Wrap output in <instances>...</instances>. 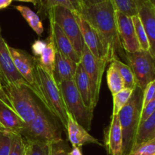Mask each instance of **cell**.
<instances>
[{
  "mask_svg": "<svg viewBox=\"0 0 155 155\" xmlns=\"http://www.w3.org/2000/svg\"><path fill=\"white\" fill-rule=\"evenodd\" d=\"M133 89H129V88H124V89L120 91L119 92L112 95L113 96V112H112V116L118 115L121 109L127 104L132 94H133Z\"/></svg>",
  "mask_w": 155,
  "mask_h": 155,
  "instance_id": "obj_26",
  "label": "cell"
},
{
  "mask_svg": "<svg viewBox=\"0 0 155 155\" xmlns=\"http://www.w3.org/2000/svg\"><path fill=\"white\" fill-rule=\"evenodd\" d=\"M153 99H155V80L148 83L143 90L142 107L147 105Z\"/></svg>",
  "mask_w": 155,
  "mask_h": 155,
  "instance_id": "obj_34",
  "label": "cell"
},
{
  "mask_svg": "<svg viewBox=\"0 0 155 155\" xmlns=\"http://www.w3.org/2000/svg\"><path fill=\"white\" fill-rule=\"evenodd\" d=\"M15 8L24 17L29 26L33 29V31L38 36H40L43 33L44 28L39 17L34 12H33L30 8L27 7V6L17 5L15 6Z\"/></svg>",
  "mask_w": 155,
  "mask_h": 155,
  "instance_id": "obj_23",
  "label": "cell"
},
{
  "mask_svg": "<svg viewBox=\"0 0 155 155\" xmlns=\"http://www.w3.org/2000/svg\"><path fill=\"white\" fill-rule=\"evenodd\" d=\"M104 1H106V0H79L81 9L83 8L89 7V6L93 5H95V4H98V3H100V2H104Z\"/></svg>",
  "mask_w": 155,
  "mask_h": 155,
  "instance_id": "obj_37",
  "label": "cell"
},
{
  "mask_svg": "<svg viewBox=\"0 0 155 155\" xmlns=\"http://www.w3.org/2000/svg\"><path fill=\"white\" fill-rule=\"evenodd\" d=\"M27 142L19 133H15L9 155H25Z\"/></svg>",
  "mask_w": 155,
  "mask_h": 155,
  "instance_id": "obj_31",
  "label": "cell"
},
{
  "mask_svg": "<svg viewBox=\"0 0 155 155\" xmlns=\"http://www.w3.org/2000/svg\"><path fill=\"white\" fill-rule=\"evenodd\" d=\"M110 64L113 65L119 74H120L124 83L125 88L129 89H134L136 86V80H135L134 74H133L132 69L128 64H126L123 61L120 60V58H114L110 62Z\"/></svg>",
  "mask_w": 155,
  "mask_h": 155,
  "instance_id": "obj_24",
  "label": "cell"
},
{
  "mask_svg": "<svg viewBox=\"0 0 155 155\" xmlns=\"http://www.w3.org/2000/svg\"><path fill=\"white\" fill-rule=\"evenodd\" d=\"M107 86L111 95H114L125 88L124 80L117 70L112 64L110 65L107 71Z\"/></svg>",
  "mask_w": 155,
  "mask_h": 155,
  "instance_id": "obj_25",
  "label": "cell"
},
{
  "mask_svg": "<svg viewBox=\"0 0 155 155\" xmlns=\"http://www.w3.org/2000/svg\"><path fill=\"white\" fill-rule=\"evenodd\" d=\"M155 110V99L150 101L147 105L143 107L141 110L140 114V122H143L148 120L153 114H154Z\"/></svg>",
  "mask_w": 155,
  "mask_h": 155,
  "instance_id": "obj_36",
  "label": "cell"
},
{
  "mask_svg": "<svg viewBox=\"0 0 155 155\" xmlns=\"http://www.w3.org/2000/svg\"><path fill=\"white\" fill-rule=\"evenodd\" d=\"M36 95L50 115L54 117L66 130L68 111L64 103L61 91L54 79L39 65L36 58L34 69Z\"/></svg>",
  "mask_w": 155,
  "mask_h": 155,
  "instance_id": "obj_2",
  "label": "cell"
},
{
  "mask_svg": "<svg viewBox=\"0 0 155 155\" xmlns=\"http://www.w3.org/2000/svg\"><path fill=\"white\" fill-rule=\"evenodd\" d=\"M1 83H0V85H1Z\"/></svg>",
  "mask_w": 155,
  "mask_h": 155,
  "instance_id": "obj_44",
  "label": "cell"
},
{
  "mask_svg": "<svg viewBox=\"0 0 155 155\" xmlns=\"http://www.w3.org/2000/svg\"><path fill=\"white\" fill-rule=\"evenodd\" d=\"M77 91L80 93L83 103L87 107L94 110L92 107V96H91V85L89 79L82 65L81 62L77 64L75 74L73 79Z\"/></svg>",
  "mask_w": 155,
  "mask_h": 155,
  "instance_id": "obj_20",
  "label": "cell"
},
{
  "mask_svg": "<svg viewBox=\"0 0 155 155\" xmlns=\"http://www.w3.org/2000/svg\"><path fill=\"white\" fill-rule=\"evenodd\" d=\"M110 1L113 3L114 8L118 12L130 18L137 15L138 0H110Z\"/></svg>",
  "mask_w": 155,
  "mask_h": 155,
  "instance_id": "obj_27",
  "label": "cell"
},
{
  "mask_svg": "<svg viewBox=\"0 0 155 155\" xmlns=\"http://www.w3.org/2000/svg\"><path fill=\"white\" fill-rule=\"evenodd\" d=\"M152 139H155V113L145 121L139 123L135 134L133 146Z\"/></svg>",
  "mask_w": 155,
  "mask_h": 155,
  "instance_id": "obj_22",
  "label": "cell"
},
{
  "mask_svg": "<svg viewBox=\"0 0 155 155\" xmlns=\"http://www.w3.org/2000/svg\"><path fill=\"white\" fill-rule=\"evenodd\" d=\"M77 64L63 55L60 51L56 49L55 59L54 64V81L58 85L65 80H73L77 69Z\"/></svg>",
  "mask_w": 155,
  "mask_h": 155,
  "instance_id": "obj_19",
  "label": "cell"
},
{
  "mask_svg": "<svg viewBox=\"0 0 155 155\" xmlns=\"http://www.w3.org/2000/svg\"><path fill=\"white\" fill-rule=\"evenodd\" d=\"M19 134L26 142L48 144L63 140L61 133L52 116L40 107L33 120L21 129Z\"/></svg>",
  "mask_w": 155,
  "mask_h": 155,
  "instance_id": "obj_4",
  "label": "cell"
},
{
  "mask_svg": "<svg viewBox=\"0 0 155 155\" xmlns=\"http://www.w3.org/2000/svg\"><path fill=\"white\" fill-rule=\"evenodd\" d=\"M2 86L9 103L25 124L33 119L40 105L33 95L27 84H4Z\"/></svg>",
  "mask_w": 155,
  "mask_h": 155,
  "instance_id": "obj_5",
  "label": "cell"
},
{
  "mask_svg": "<svg viewBox=\"0 0 155 155\" xmlns=\"http://www.w3.org/2000/svg\"><path fill=\"white\" fill-rule=\"evenodd\" d=\"M143 90L136 86L127 104L118 114L123 136V155H127L131 150L135 134L140 123L142 108Z\"/></svg>",
  "mask_w": 155,
  "mask_h": 155,
  "instance_id": "obj_3",
  "label": "cell"
},
{
  "mask_svg": "<svg viewBox=\"0 0 155 155\" xmlns=\"http://www.w3.org/2000/svg\"><path fill=\"white\" fill-rule=\"evenodd\" d=\"M0 80L4 84H27L18 72L12 61V56L2 33L0 26Z\"/></svg>",
  "mask_w": 155,
  "mask_h": 155,
  "instance_id": "obj_12",
  "label": "cell"
},
{
  "mask_svg": "<svg viewBox=\"0 0 155 155\" xmlns=\"http://www.w3.org/2000/svg\"><path fill=\"white\" fill-rule=\"evenodd\" d=\"M73 12L80 27L84 45L96 58L100 60L101 59L107 60L105 48L98 32L85 19L84 17L80 12Z\"/></svg>",
  "mask_w": 155,
  "mask_h": 155,
  "instance_id": "obj_10",
  "label": "cell"
},
{
  "mask_svg": "<svg viewBox=\"0 0 155 155\" xmlns=\"http://www.w3.org/2000/svg\"><path fill=\"white\" fill-rule=\"evenodd\" d=\"M132 20H133L136 36L139 46H140V49L143 50V51H150V45L148 36H147L145 29H144L138 15L132 17Z\"/></svg>",
  "mask_w": 155,
  "mask_h": 155,
  "instance_id": "obj_28",
  "label": "cell"
},
{
  "mask_svg": "<svg viewBox=\"0 0 155 155\" xmlns=\"http://www.w3.org/2000/svg\"><path fill=\"white\" fill-rule=\"evenodd\" d=\"M95 28L101 37L105 48L107 62L119 58L123 49L118 36L115 8L110 0L83 8L80 12Z\"/></svg>",
  "mask_w": 155,
  "mask_h": 155,
  "instance_id": "obj_1",
  "label": "cell"
},
{
  "mask_svg": "<svg viewBox=\"0 0 155 155\" xmlns=\"http://www.w3.org/2000/svg\"><path fill=\"white\" fill-rule=\"evenodd\" d=\"M8 50L15 68L24 80L27 82L30 90L35 95L36 87L34 69L36 57L32 56L24 50L13 48L10 45H8Z\"/></svg>",
  "mask_w": 155,
  "mask_h": 155,
  "instance_id": "obj_11",
  "label": "cell"
},
{
  "mask_svg": "<svg viewBox=\"0 0 155 155\" xmlns=\"http://www.w3.org/2000/svg\"><path fill=\"white\" fill-rule=\"evenodd\" d=\"M56 47L54 45V40L51 33L47 39L46 42H45L43 48L39 53V58H37L39 65L46 71L47 74L51 77H53L54 72V59H55Z\"/></svg>",
  "mask_w": 155,
  "mask_h": 155,
  "instance_id": "obj_21",
  "label": "cell"
},
{
  "mask_svg": "<svg viewBox=\"0 0 155 155\" xmlns=\"http://www.w3.org/2000/svg\"><path fill=\"white\" fill-rule=\"evenodd\" d=\"M25 155H29V148H28V145H27V151H26V154Z\"/></svg>",
  "mask_w": 155,
  "mask_h": 155,
  "instance_id": "obj_42",
  "label": "cell"
},
{
  "mask_svg": "<svg viewBox=\"0 0 155 155\" xmlns=\"http://www.w3.org/2000/svg\"><path fill=\"white\" fill-rule=\"evenodd\" d=\"M118 36L123 49L126 53H134L140 51V46L136 36L132 18L115 9Z\"/></svg>",
  "mask_w": 155,
  "mask_h": 155,
  "instance_id": "obj_13",
  "label": "cell"
},
{
  "mask_svg": "<svg viewBox=\"0 0 155 155\" xmlns=\"http://www.w3.org/2000/svg\"><path fill=\"white\" fill-rule=\"evenodd\" d=\"M127 155H155V139L134 145Z\"/></svg>",
  "mask_w": 155,
  "mask_h": 155,
  "instance_id": "obj_30",
  "label": "cell"
},
{
  "mask_svg": "<svg viewBox=\"0 0 155 155\" xmlns=\"http://www.w3.org/2000/svg\"><path fill=\"white\" fill-rule=\"evenodd\" d=\"M0 83H1V80H0Z\"/></svg>",
  "mask_w": 155,
  "mask_h": 155,
  "instance_id": "obj_43",
  "label": "cell"
},
{
  "mask_svg": "<svg viewBox=\"0 0 155 155\" xmlns=\"http://www.w3.org/2000/svg\"><path fill=\"white\" fill-rule=\"evenodd\" d=\"M50 23V33L54 40L56 49L60 51L63 55L71 59L77 64L80 62V57L76 52L74 46L71 44L66 35L64 33L61 29L58 27L50 15H48Z\"/></svg>",
  "mask_w": 155,
  "mask_h": 155,
  "instance_id": "obj_18",
  "label": "cell"
},
{
  "mask_svg": "<svg viewBox=\"0 0 155 155\" xmlns=\"http://www.w3.org/2000/svg\"><path fill=\"white\" fill-rule=\"evenodd\" d=\"M80 62L90 81L92 107L95 110L99 99L103 74L108 62L106 59L96 58L85 45L80 57Z\"/></svg>",
  "mask_w": 155,
  "mask_h": 155,
  "instance_id": "obj_9",
  "label": "cell"
},
{
  "mask_svg": "<svg viewBox=\"0 0 155 155\" xmlns=\"http://www.w3.org/2000/svg\"><path fill=\"white\" fill-rule=\"evenodd\" d=\"M68 155H83V154L79 147H73L72 149L68 151Z\"/></svg>",
  "mask_w": 155,
  "mask_h": 155,
  "instance_id": "obj_38",
  "label": "cell"
},
{
  "mask_svg": "<svg viewBox=\"0 0 155 155\" xmlns=\"http://www.w3.org/2000/svg\"><path fill=\"white\" fill-rule=\"evenodd\" d=\"M13 0H0V9L5 8L9 6Z\"/></svg>",
  "mask_w": 155,
  "mask_h": 155,
  "instance_id": "obj_40",
  "label": "cell"
},
{
  "mask_svg": "<svg viewBox=\"0 0 155 155\" xmlns=\"http://www.w3.org/2000/svg\"><path fill=\"white\" fill-rule=\"evenodd\" d=\"M68 137L73 147H81L86 144H95L103 146L101 142L91 136L89 132L80 125L70 114L68 113L67 124Z\"/></svg>",
  "mask_w": 155,
  "mask_h": 155,
  "instance_id": "obj_17",
  "label": "cell"
},
{
  "mask_svg": "<svg viewBox=\"0 0 155 155\" xmlns=\"http://www.w3.org/2000/svg\"><path fill=\"white\" fill-rule=\"evenodd\" d=\"M15 1H18V2H30L33 3L34 5H36L39 2V0H15Z\"/></svg>",
  "mask_w": 155,
  "mask_h": 155,
  "instance_id": "obj_41",
  "label": "cell"
},
{
  "mask_svg": "<svg viewBox=\"0 0 155 155\" xmlns=\"http://www.w3.org/2000/svg\"><path fill=\"white\" fill-rule=\"evenodd\" d=\"M29 148V155H50V145L39 142H26Z\"/></svg>",
  "mask_w": 155,
  "mask_h": 155,
  "instance_id": "obj_32",
  "label": "cell"
},
{
  "mask_svg": "<svg viewBox=\"0 0 155 155\" xmlns=\"http://www.w3.org/2000/svg\"><path fill=\"white\" fill-rule=\"evenodd\" d=\"M126 58L134 74L136 86L144 90L148 83L155 80V58L150 51L143 50L126 53Z\"/></svg>",
  "mask_w": 155,
  "mask_h": 155,
  "instance_id": "obj_8",
  "label": "cell"
},
{
  "mask_svg": "<svg viewBox=\"0 0 155 155\" xmlns=\"http://www.w3.org/2000/svg\"><path fill=\"white\" fill-rule=\"evenodd\" d=\"M24 125L25 123L18 116V114L15 112L9 103L1 83L0 85V127L14 133H19Z\"/></svg>",
  "mask_w": 155,
  "mask_h": 155,
  "instance_id": "obj_15",
  "label": "cell"
},
{
  "mask_svg": "<svg viewBox=\"0 0 155 155\" xmlns=\"http://www.w3.org/2000/svg\"><path fill=\"white\" fill-rule=\"evenodd\" d=\"M64 103L68 114L88 132L91 130L93 111L83 103L73 80H65L58 84Z\"/></svg>",
  "mask_w": 155,
  "mask_h": 155,
  "instance_id": "obj_6",
  "label": "cell"
},
{
  "mask_svg": "<svg viewBox=\"0 0 155 155\" xmlns=\"http://www.w3.org/2000/svg\"><path fill=\"white\" fill-rule=\"evenodd\" d=\"M56 6H61L66 8L72 12H76L70 0H45V8L47 11Z\"/></svg>",
  "mask_w": 155,
  "mask_h": 155,
  "instance_id": "obj_35",
  "label": "cell"
},
{
  "mask_svg": "<svg viewBox=\"0 0 155 155\" xmlns=\"http://www.w3.org/2000/svg\"><path fill=\"white\" fill-rule=\"evenodd\" d=\"M68 147L64 140L50 144V155H68Z\"/></svg>",
  "mask_w": 155,
  "mask_h": 155,
  "instance_id": "obj_33",
  "label": "cell"
},
{
  "mask_svg": "<svg viewBox=\"0 0 155 155\" xmlns=\"http://www.w3.org/2000/svg\"><path fill=\"white\" fill-rule=\"evenodd\" d=\"M138 17L145 30L150 45V53L155 58V5L151 0H138Z\"/></svg>",
  "mask_w": 155,
  "mask_h": 155,
  "instance_id": "obj_14",
  "label": "cell"
},
{
  "mask_svg": "<svg viewBox=\"0 0 155 155\" xmlns=\"http://www.w3.org/2000/svg\"><path fill=\"white\" fill-rule=\"evenodd\" d=\"M70 2H71V3L72 4V5L74 6L76 12H80V10H81V7H80V4L79 0H70Z\"/></svg>",
  "mask_w": 155,
  "mask_h": 155,
  "instance_id": "obj_39",
  "label": "cell"
},
{
  "mask_svg": "<svg viewBox=\"0 0 155 155\" xmlns=\"http://www.w3.org/2000/svg\"><path fill=\"white\" fill-rule=\"evenodd\" d=\"M15 133L0 127V155H9Z\"/></svg>",
  "mask_w": 155,
  "mask_h": 155,
  "instance_id": "obj_29",
  "label": "cell"
},
{
  "mask_svg": "<svg viewBox=\"0 0 155 155\" xmlns=\"http://www.w3.org/2000/svg\"><path fill=\"white\" fill-rule=\"evenodd\" d=\"M104 146L110 155H123V136L118 115L111 116L104 133Z\"/></svg>",
  "mask_w": 155,
  "mask_h": 155,
  "instance_id": "obj_16",
  "label": "cell"
},
{
  "mask_svg": "<svg viewBox=\"0 0 155 155\" xmlns=\"http://www.w3.org/2000/svg\"><path fill=\"white\" fill-rule=\"evenodd\" d=\"M47 12L71 41L77 54L81 57L84 43L74 12L61 6L51 8Z\"/></svg>",
  "mask_w": 155,
  "mask_h": 155,
  "instance_id": "obj_7",
  "label": "cell"
}]
</instances>
